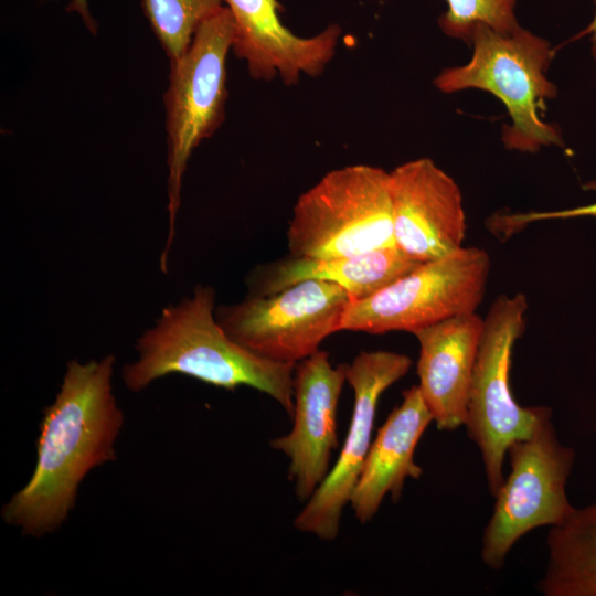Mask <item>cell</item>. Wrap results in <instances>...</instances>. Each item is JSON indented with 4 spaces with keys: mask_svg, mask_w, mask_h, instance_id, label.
Here are the masks:
<instances>
[{
    "mask_svg": "<svg viewBox=\"0 0 596 596\" xmlns=\"http://www.w3.org/2000/svg\"><path fill=\"white\" fill-rule=\"evenodd\" d=\"M549 561L538 589L545 596H596V502L574 508L547 534Z\"/></svg>",
    "mask_w": 596,
    "mask_h": 596,
    "instance_id": "e0dca14e",
    "label": "cell"
},
{
    "mask_svg": "<svg viewBox=\"0 0 596 596\" xmlns=\"http://www.w3.org/2000/svg\"><path fill=\"white\" fill-rule=\"evenodd\" d=\"M483 318L459 315L413 334L419 344L418 389L438 429L464 425Z\"/></svg>",
    "mask_w": 596,
    "mask_h": 596,
    "instance_id": "5bb4252c",
    "label": "cell"
},
{
    "mask_svg": "<svg viewBox=\"0 0 596 596\" xmlns=\"http://www.w3.org/2000/svg\"><path fill=\"white\" fill-rule=\"evenodd\" d=\"M490 273V258L477 246L423 262L373 295L351 301L340 331L381 334L415 331L446 319L476 312Z\"/></svg>",
    "mask_w": 596,
    "mask_h": 596,
    "instance_id": "52a82bcc",
    "label": "cell"
},
{
    "mask_svg": "<svg viewBox=\"0 0 596 596\" xmlns=\"http://www.w3.org/2000/svg\"><path fill=\"white\" fill-rule=\"evenodd\" d=\"M289 255L333 258L396 246L390 172L352 164L326 173L292 209L287 230Z\"/></svg>",
    "mask_w": 596,
    "mask_h": 596,
    "instance_id": "5b68a950",
    "label": "cell"
},
{
    "mask_svg": "<svg viewBox=\"0 0 596 596\" xmlns=\"http://www.w3.org/2000/svg\"><path fill=\"white\" fill-rule=\"evenodd\" d=\"M584 216L596 217V202L584 206L558 211H531L525 213L499 214L489 220L488 227L492 233L502 238L509 237L534 222Z\"/></svg>",
    "mask_w": 596,
    "mask_h": 596,
    "instance_id": "ffe728a7",
    "label": "cell"
},
{
    "mask_svg": "<svg viewBox=\"0 0 596 596\" xmlns=\"http://www.w3.org/2000/svg\"><path fill=\"white\" fill-rule=\"evenodd\" d=\"M115 356L67 363L54 402L43 412L32 476L2 509L24 535L57 530L75 507L77 489L94 468L116 460L124 415L113 393Z\"/></svg>",
    "mask_w": 596,
    "mask_h": 596,
    "instance_id": "6da1fadb",
    "label": "cell"
},
{
    "mask_svg": "<svg viewBox=\"0 0 596 596\" xmlns=\"http://www.w3.org/2000/svg\"><path fill=\"white\" fill-rule=\"evenodd\" d=\"M433 416L418 385L404 391L402 403L391 412L371 444L349 501L361 523L369 522L376 514L387 493L397 501L405 480L422 476L423 470L415 462L414 454Z\"/></svg>",
    "mask_w": 596,
    "mask_h": 596,
    "instance_id": "9a60e30c",
    "label": "cell"
},
{
    "mask_svg": "<svg viewBox=\"0 0 596 596\" xmlns=\"http://www.w3.org/2000/svg\"><path fill=\"white\" fill-rule=\"evenodd\" d=\"M351 302L339 285L304 280L266 296L221 306L215 317L223 330L249 352L277 362L298 363L340 331Z\"/></svg>",
    "mask_w": 596,
    "mask_h": 596,
    "instance_id": "9c48e42d",
    "label": "cell"
},
{
    "mask_svg": "<svg viewBox=\"0 0 596 596\" xmlns=\"http://www.w3.org/2000/svg\"><path fill=\"white\" fill-rule=\"evenodd\" d=\"M471 45L470 61L443 70L434 85L446 94L477 88L500 99L511 118L502 128V142L510 150L534 153L562 147L560 130L543 120L546 100L557 93L546 76L555 54L550 42L521 26L504 34L479 24Z\"/></svg>",
    "mask_w": 596,
    "mask_h": 596,
    "instance_id": "3957f363",
    "label": "cell"
},
{
    "mask_svg": "<svg viewBox=\"0 0 596 596\" xmlns=\"http://www.w3.org/2000/svg\"><path fill=\"white\" fill-rule=\"evenodd\" d=\"M551 419L552 411L530 437L513 441L507 450L511 471L494 496L482 536L481 557L491 568L503 566L507 554L525 533L562 523L575 508L566 494L575 451L561 444Z\"/></svg>",
    "mask_w": 596,
    "mask_h": 596,
    "instance_id": "ba28073f",
    "label": "cell"
},
{
    "mask_svg": "<svg viewBox=\"0 0 596 596\" xmlns=\"http://www.w3.org/2000/svg\"><path fill=\"white\" fill-rule=\"evenodd\" d=\"M223 7V0H142L151 29L169 61L190 45L201 23Z\"/></svg>",
    "mask_w": 596,
    "mask_h": 596,
    "instance_id": "ac0fdd59",
    "label": "cell"
},
{
    "mask_svg": "<svg viewBox=\"0 0 596 596\" xmlns=\"http://www.w3.org/2000/svg\"><path fill=\"white\" fill-rule=\"evenodd\" d=\"M347 364L332 366L318 350L299 361L294 372V426L270 441L289 458V479L299 500H308L329 473L331 450L338 447L337 408L347 381Z\"/></svg>",
    "mask_w": 596,
    "mask_h": 596,
    "instance_id": "7c38bea8",
    "label": "cell"
},
{
    "mask_svg": "<svg viewBox=\"0 0 596 596\" xmlns=\"http://www.w3.org/2000/svg\"><path fill=\"white\" fill-rule=\"evenodd\" d=\"M214 307L215 290L201 285L191 297L166 307L137 340L138 359L123 369L126 387L139 392L179 373L225 390L256 389L292 417L297 363L268 360L243 348L220 326Z\"/></svg>",
    "mask_w": 596,
    "mask_h": 596,
    "instance_id": "7a4b0ae2",
    "label": "cell"
},
{
    "mask_svg": "<svg viewBox=\"0 0 596 596\" xmlns=\"http://www.w3.org/2000/svg\"><path fill=\"white\" fill-rule=\"evenodd\" d=\"M417 262L397 246L362 255L307 258L290 256L256 269L249 279L253 296H266L315 279L342 287L351 301L361 300L414 269Z\"/></svg>",
    "mask_w": 596,
    "mask_h": 596,
    "instance_id": "2e32d148",
    "label": "cell"
},
{
    "mask_svg": "<svg viewBox=\"0 0 596 596\" xmlns=\"http://www.w3.org/2000/svg\"><path fill=\"white\" fill-rule=\"evenodd\" d=\"M234 22L223 6L204 20L187 50L170 61L169 84L163 96L168 148L169 233L160 258L162 272L173 243L182 179L193 150L210 138L225 118L227 55L232 51Z\"/></svg>",
    "mask_w": 596,
    "mask_h": 596,
    "instance_id": "277c9868",
    "label": "cell"
},
{
    "mask_svg": "<svg viewBox=\"0 0 596 596\" xmlns=\"http://www.w3.org/2000/svg\"><path fill=\"white\" fill-rule=\"evenodd\" d=\"M529 305L522 292L500 295L483 318L464 425L478 446L490 493L501 487L503 461L509 446L530 437L547 406L524 407L511 391L512 351L525 327Z\"/></svg>",
    "mask_w": 596,
    "mask_h": 596,
    "instance_id": "8992f818",
    "label": "cell"
},
{
    "mask_svg": "<svg viewBox=\"0 0 596 596\" xmlns=\"http://www.w3.org/2000/svg\"><path fill=\"white\" fill-rule=\"evenodd\" d=\"M595 4H596V0H595ZM585 35H590L592 51H593L594 56H596V10H595V15H594L592 22L584 30H582L578 34H576L574 36V40H577V39H579L582 36H585Z\"/></svg>",
    "mask_w": 596,
    "mask_h": 596,
    "instance_id": "7402d4cb",
    "label": "cell"
},
{
    "mask_svg": "<svg viewBox=\"0 0 596 596\" xmlns=\"http://www.w3.org/2000/svg\"><path fill=\"white\" fill-rule=\"evenodd\" d=\"M411 365L409 356L385 350L362 351L347 364V381L354 393L351 423L336 464L295 519L297 530L321 540L337 538L342 511L371 447L379 400Z\"/></svg>",
    "mask_w": 596,
    "mask_h": 596,
    "instance_id": "30bf717a",
    "label": "cell"
},
{
    "mask_svg": "<svg viewBox=\"0 0 596 596\" xmlns=\"http://www.w3.org/2000/svg\"><path fill=\"white\" fill-rule=\"evenodd\" d=\"M66 10L68 12H75L77 13L85 26L88 29L89 32L96 33L97 31V22L93 18L89 9H88V1L87 0H71L68 3Z\"/></svg>",
    "mask_w": 596,
    "mask_h": 596,
    "instance_id": "44dd1931",
    "label": "cell"
},
{
    "mask_svg": "<svg viewBox=\"0 0 596 596\" xmlns=\"http://www.w3.org/2000/svg\"><path fill=\"white\" fill-rule=\"evenodd\" d=\"M223 2L234 22L232 51L245 61L249 75L255 79L280 77L285 85H296L302 75H321L337 52L341 35L337 24L302 38L283 24L277 0Z\"/></svg>",
    "mask_w": 596,
    "mask_h": 596,
    "instance_id": "4fadbf2b",
    "label": "cell"
},
{
    "mask_svg": "<svg viewBox=\"0 0 596 596\" xmlns=\"http://www.w3.org/2000/svg\"><path fill=\"white\" fill-rule=\"evenodd\" d=\"M447 11L439 17L447 35L471 45L477 25L485 24L500 33L520 28L514 15L517 0H446Z\"/></svg>",
    "mask_w": 596,
    "mask_h": 596,
    "instance_id": "d6986e66",
    "label": "cell"
},
{
    "mask_svg": "<svg viewBox=\"0 0 596 596\" xmlns=\"http://www.w3.org/2000/svg\"><path fill=\"white\" fill-rule=\"evenodd\" d=\"M395 245L417 262L460 249L467 222L456 181L429 158L404 162L390 171Z\"/></svg>",
    "mask_w": 596,
    "mask_h": 596,
    "instance_id": "8fae6325",
    "label": "cell"
}]
</instances>
